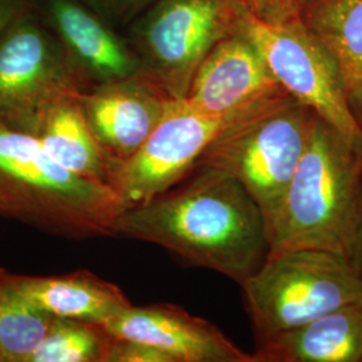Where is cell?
<instances>
[{
  "label": "cell",
  "instance_id": "obj_1",
  "mask_svg": "<svg viewBox=\"0 0 362 362\" xmlns=\"http://www.w3.org/2000/svg\"><path fill=\"white\" fill-rule=\"evenodd\" d=\"M117 235L164 247L188 264L242 284L269 255L266 220L230 175L194 168L168 191L117 216Z\"/></svg>",
  "mask_w": 362,
  "mask_h": 362
},
{
  "label": "cell",
  "instance_id": "obj_2",
  "mask_svg": "<svg viewBox=\"0 0 362 362\" xmlns=\"http://www.w3.org/2000/svg\"><path fill=\"white\" fill-rule=\"evenodd\" d=\"M124 206L109 185L81 177L0 116V215L69 239L117 236Z\"/></svg>",
  "mask_w": 362,
  "mask_h": 362
},
{
  "label": "cell",
  "instance_id": "obj_3",
  "mask_svg": "<svg viewBox=\"0 0 362 362\" xmlns=\"http://www.w3.org/2000/svg\"><path fill=\"white\" fill-rule=\"evenodd\" d=\"M361 176V148L313 115L303 155L266 226L269 255L314 248L345 257Z\"/></svg>",
  "mask_w": 362,
  "mask_h": 362
},
{
  "label": "cell",
  "instance_id": "obj_4",
  "mask_svg": "<svg viewBox=\"0 0 362 362\" xmlns=\"http://www.w3.org/2000/svg\"><path fill=\"white\" fill-rule=\"evenodd\" d=\"M258 341L362 303V279L345 257L314 248L270 254L242 284Z\"/></svg>",
  "mask_w": 362,
  "mask_h": 362
},
{
  "label": "cell",
  "instance_id": "obj_5",
  "mask_svg": "<svg viewBox=\"0 0 362 362\" xmlns=\"http://www.w3.org/2000/svg\"><path fill=\"white\" fill-rule=\"evenodd\" d=\"M313 112L288 93L226 130L194 168H212L239 181L267 223L272 219L306 148Z\"/></svg>",
  "mask_w": 362,
  "mask_h": 362
},
{
  "label": "cell",
  "instance_id": "obj_6",
  "mask_svg": "<svg viewBox=\"0 0 362 362\" xmlns=\"http://www.w3.org/2000/svg\"><path fill=\"white\" fill-rule=\"evenodd\" d=\"M240 0H157L132 33L140 73L182 100L209 52L238 31Z\"/></svg>",
  "mask_w": 362,
  "mask_h": 362
},
{
  "label": "cell",
  "instance_id": "obj_7",
  "mask_svg": "<svg viewBox=\"0 0 362 362\" xmlns=\"http://www.w3.org/2000/svg\"><path fill=\"white\" fill-rule=\"evenodd\" d=\"M238 31L258 49L293 98L362 149V125L350 107L336 61L302 19L264 22L240 1Z\"/></svg>",
  "mask_w": 362,
  "mask_h": 362
},
{
  "label": "cell",
  "instance_id": "obj_8",
  "mask_svg": "<svg viewBox=\"0 0 362 362\" xmlns=\"http://www.w3.org/2000/svg\"><path fill=\"white\" fill-rule=\"evenodd\" d=\"M91 86L28 8L0 35V116L13 128L25 129L50 105Z\"/></svg>",
  "mask_w": 362,
  "mask_h": 362
},
{
  "label": "cell",
  "instance_id": "obj_9",
  "mask_svg": "<svg viewBox=\"0 0 362 362\" xmlns=\"http://www.w3.org/2000/svg\"><path fill=\"white\" fill-rule=\"evenodd\" d=\"M281 95L224 116L203 115L188 107L182 100H172L141 149L128 161L112 167L109 185L118 194L124 209L143 204L184 180L208 146L226 130Z\"/></svg>",
  "mask_w": 362,
  "mask_h": 362
},
{
  "label": "cell",
  "instance_id": "obj_10",
  "mask_svg": "<svg viewBox=\"0 0 362 362\" xmlns=\"http://www.w3.org/2000/svg\"><path fill=\"white\" fill-rule=\"evenodd\" d=\"M77 100L112 172L141 149L175 98L139 73L94 85Z\"/></svg>",
  "mask_w": 362,
  "mask_h": 362
},
{
  "label": "cell",
  "instance_id": "obj_11",
  "mask_svg": "<svg viewBox=\"0 0 362 362\" xmlns=\"http://www.w3.org/2000/svg\"><path fill=\"white\" fill-rule=\"evenodd\" d=\"M284 93L258 49L236 31L209 52L182 101L194 112L224 116Z\"/></svg>",
  "mask_w": 362,
  "mask_h": 362
},
{
  "label": "cell",
  "instance_id": "obj_12",
  "mask_svg": "<svg viewBox=\"0 0 362 362\" xmlns=\"http://www.w3.org/2000/svg\"><path fill=\"white\" fill-rule=\"evenodd\" d=\"M103 326L112 337L163 350L173 362H255L215 325L168 303L132 305Z\"/></svg>",
  "mask_w": 362,
  "mask_h": 362
},
{
  "label": "cell",
  "instance_id": "obj_13",
  "mask_svg": "<svg viewBox=\"0 0 362 362\" xmlns=\"http://www.w3.org/2000/svg\"><path fill=\"white\" fill-rule=\"evenodd\" d=\"M47 13L61 45L93 85L140 73V62L132 46L86 4L78 0H49Z\"/></svg>",
  "mask_w": 362,
  "mask_h": 362
},
{
  "label": "cell",
  "instance_id": "obj_14",
  "mask_svg": "<svg viewBox=\"0 0 362 362\" xmlns=\"http://www.w3.org/2000/svg\"><path fill=\"white\" fill-rule=\"evenodd\" d=\"M0 279L27 302L57 318L104 325L132 306L118 286L86 270L54 276L13 275L0 270Z\"/></svg>",
  "mask_w": 362,
  "mask_h": 362
},
{
  "label": "cell",
  "instance_id": "obj_15",
  "mask_svg": "<svg viewBox=\"0 0 362 362\" xmlns=\"http://www.w3.org/2000/svg\"><path fill=\"white\" fill-rule=\"evenodd\" d=\"M255 362L362 361V303L263 339Z\"/></svg>",
  "mask_w": 362,
  "mask_h": 362
},
{
  "label": "cell",
  "instance_id": "obj_16",
  "mask_svg": "<svg viewBox=\"0 0 362 362\" xmlns=\"http://www.w3.org/2000/svg\"><path fill=\"white\" fill-rule=\"evenodd\" d=\"M23 132L33 134L66 169L81 177L110 184V163L94 137L77 97L50 105Z\"/></svg>",
  "mask_w": 362,
  "mask_h": 362
},
{
  "label": "cell",
  "instance_id": "obj_17",
  "mask_svg": "<svg viewBox=\"0 0 362 362\" xmlns=\"http://www.w3.org/2000/svg\"><path fill=\"white\" fill-rule=\"evenodd\" d=\"M302 21L334 58L362 125V0H311Z\"/></svg>",
  "mask_w": 362,
  "mask_h": 362
},
{
  "label": "cell",
  "instance_id": "obj_18",
  "mask_svg": "<svg viewBox=\"0 0 362 362\" xmlns=\"http://www.w3.org/2000/svg\"><path fill=\"white\" fill-rule=\"evenodd\" d=\"M52 320L0 279V362L31 361Z\"/></svg>",
  "mask_w": 362,
  "mask_h": 362
},
{
  "label": "cell",
  "instance_id": "obj_19",
  "mask_svg": "<svg viewBox=\"0 0 362 362\" xmlns=\"http://www.w3.org/2000/svg\"><path fill=\"white\" fill-rule=\"evenodd\" d=\"M110 341L103 325L54 317L30 362H105Z\"/></svg>",
  "mask_w": 362,
  "mask_h": 362
},
{
  "label": "cell",
  "instance_id": "obj_20",
  "mask_svg": "<svg viewBox=\"0 0 362 362\" xmlns=\"http://www.w3.org/2000/svg\"><path fill=\"white\" fill-rule=\"evenodd\" d=\"M250 13L270 23L302 19L311 0H240Z\"/></svg>",
  "mask_w": 362,
  "mask_h": 362
},
{
  "label": "cell",
  "instance_id": "obj_21",
  "mask_svg": "<svg viewBox=\"0 0 362 362\" xmlns=\"http://www.w3.org/2000/svg\"><path fill=\"white\" fill-rule=\"evenodd\" d=\"M105 362H173V360L163 350L148 344L112 337Z\"/></svg>",
  "mask_w": 362,
  "mask_h": 362
},
{
  "label": "cell",
  "instance_id": "obj_22",
  "mask_svg": "<svg viewBox=\"0 0 362 362\" xmlns=\"http://www.w3.org/2000/svg\"><path fill=\"white\" fill-rule=\"evenodd\" d=\"M101 18L127 22L144 8L151 7L157 0H83Z\"/></svg>",
  "mask_w": 362,
  "mask_h": 362
},
{
  "label": "cell",
  "instance_id": "obj_23",
  "mask_svg": "<svg viewBox=\"0 0 362 362\" xmlns=\"http://www.w3.org/2000/svg\"><path fill=\"white\" fill-rule=\"evenodd\" d=\"M345 258L362 279V176L356 200Z\"/></svg>",
  "mask_w": 362,
  "mask_h": 362
},
{
  "label": "cell",
  "instance_id": "obj_24",
  "mask_svg": "<svg viewBox=\"0 0 362 362\" xmlns=\"http://www.w3.org/2000/svg\"><path fill=\"white\" fill-rule=\"evenodd\" d=\"M28 8V0H0V35Z\"/></svg>",
  "mask_w": 362,
  "mask_h": 362
}]
</instances>
